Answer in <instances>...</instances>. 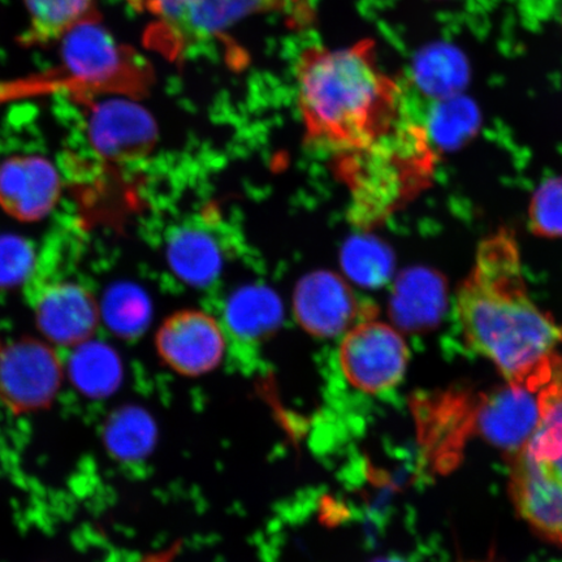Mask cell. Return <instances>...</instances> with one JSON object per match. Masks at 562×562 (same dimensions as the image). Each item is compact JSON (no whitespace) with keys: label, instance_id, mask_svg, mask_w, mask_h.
<instances>
[{"label":"cell","instance_id":"6da1fadb","mask_svg":"<svg viewBox=\"0 0 562 562\" xmlns=\"http://www.w3.org/2000/svg\"><path fill=\"white\" fill-rule=\"evenodd\" d=\"M456 313L468 346L494 363L508 384L538 392L562 376V326L533 304L509 229L480 244L457 292Z\"/></svg>","mask_w":562,"mask_h":562},{"label":"cell","instance_id":"7a4b0ae2","mask_svg":"<svg viewBox=\"0 0 562 562\" xmlns=\"http://www.w3.org/2000/svg\"><path fill=\"white\" fill-rule=\"evenodd\" d=\"M297 89L306 138L334 159L367 150L416 121L369 42L308 48L299 63Z\"/></svg>","mask_w":562,"mask_h":562},{"label":"cell","instance_id":"3957f363","mask_svg":"<svg viewBox=\"0 0 562 562\" xmlns=\"http://www.w3.org/2000/svg\"><path fill=\"white\" fill-rule=\"evenodd\" d=\"M432 161L431 140L418 121L367 150L334 159L335 173L348 188L351 220L367 228L382 223L427 184Z\"/></svg>","mask_w":562,"mask_h":562},{"label":"cell","instance_id":"277c9868","mask_svg":"<svg viewBox=\"0 0 562 562\" xmlns=\"http://www.w3.org/2000/svg\"><path fill=\"white\" fill-rule=\"evenodd\" d=\"M151 18L153 32L168 52L229 30L257 12L291 10L306 15L304 0H123Z\"/></svg>","mask_w":562,"mask_h":562},{"label":"cell","instance_id":"5b68a950","mask_svg":"<svg viewBox=\"0 0 562 562\" xmlns=\"http://www.w3.org/2000/svg\"><path fill=\"white\" fill-rule=\"evenodd\" d=\"M60 42L66 68L83 87L137 95L150 86L143 63L117 44L98 16L77 25Z\"/></svg>","mask_w":562,"mask_h":562},{"label":"cell","instance_id":"8992f818","mask_svg":"<svg viewBox=\"0 0 562 562\" xmlns=\"http://www.w3.org/2000/svg\"><path fill=\"white\" fill-rule=\"evenodd\" d=\"M409 349L396 328L369 313L348 329L339 349L344 378L369 395L384 393L403 381Z\"/></svg>","mask_w":562,"mask_h":562},{"label":"cell","instance_id":"52a82bcc","mask_svg":"<svg viewBox=\"0 0 562 562\" xmlns=\"http://www.w3.org/2000/svg\"><path fill=\"white\" fill-rule=\"evenodd\" d=\"M27 296L41 333L60 347H79L91 339L100 307L86 286L69 279L33 276Z\"/></svg>","mask_w":562,"mask_h":562},{"label":"cell","instance_id":"ba28073f","mask_svg":"<svg viewBox=\"0 0 562 562\" xmlns=\"http://www.w3.org/2000/svg\"><path fill=\"white\" fill-rule=\"evenodd\" d=\"M63 367L47 344L21 339L0 349V400L15 413L50 406L60 390Z\"/></svg>","mask_w":562,"mask_h":562},{"label":"cell","instance_id":"9c48e42d","mask_svg":"<svg viewBox=\"0 0 562 562\" xmlns=\"http://www.w3.org/2000/svg\"><path fill=\"white\" fill-rule=\"evenodd\" d=\"M161 360L186 376H199L214 370L226 350V336L209 314L186 311L167 318L157 334Z\"/></svg>","mask_w":562,"mask_h":562},{"label":"cell","instance_id":"30bf717a","mask_svg":"<svg viewBox=\"0 0 562 562\" xmlns=\"http://www.w3.org/2000/svg\"><path fill=\"white\" fill-rule=\"evenodd\" d=\"M89 139L98 157L125 164L146 157L156 144L157 126L140 105L111 100L97 103L89 116Z\"/></svg>","mask_w":562,"mask_h":562},{"label":"cell","instance_id":"8fae6325","mask_svg":"<svg viewBox=\"0 0 562 562\" xmlns=\"http://www.w3.org/2000/svg\"><path fill=\"white\" fill-rule=\"evenodd\" d=\"M368 312L346 281L333 272L311 273L294 293V314L302 328L314 336L347 333Z\"/></svg>","mask_w":562,"mask_h":562},{"label":"cell","instance_id":"7c38bea8","mask_svg":"<svg viewBox=\"0 0 562 562\" xmlns=\"http://www.w3.org/2000/svg\"><path fill=\"white\" fill-rule=\"evenodd\" d=\"M510 495L533 530L562 546V482L547 461L525 451L513 453Z\"/></svg>","mask_w":562,"mask_h":562},{"label":"cell","instance_id":"4fadbf2b","mask_svg":"<svg viewBox=\"0 0 562 562\" xmlns=\"http://www.w3.org/2000/svg\"><path fill=\"white\" fill-rule=\"evenodd\" d=\"M59 195V175L47 159L13 157L0 165V206L15 220H42L50 213Z\"/></svg>","mask_w":562,"mask_h":562},{"label":"cell","instance_id":"5bb4252c","mask_svg":"<svg viewBox=\"0 0 562 562\" xmlns=\"http://www.w3.org/2000/svg\"><path fill=\"white\" fill-rule=\"evenodd\" d=\"M508 385L484 400L477 412V426L495 446L517 453L537 430L540 398L539 391Z\"/></svg>","mask_w":562,"mask_h":562},{"label":"cell","instance_id":"9a60e30c","mask_svg":"<svg viewBox=\"0 0 562 562\" xmlns=\"http://www.w3.org/2000/svg\"><path fill=\"white\" fill-rule=\"evenodd\" d=\"M27 24L21 42L47 46L60 42L77 25L97 15L95 0H23Z\"/></svg>","mask_w":562,"mask_h":562},{"label":"cell","instance_id":"2e32d148","mask_svg":"<svg viewBox=\"0 0 562 562\" xmlns=\"http://www.w3.org/2000/svg\"><path fill=\"white\" fill-rule=\"evenodd\" d=\"M70 381L83 396L109 397L123 379L122 362L110 347L102 342H83L68 364Z\"/></svg>","mask_w":562,"mask_h":562},{"label":"cell","instance_id":"e0dca14e","mask_svg":"<svg viewBox=\"0 0 562 562\" xmlns=\"http://www.w3.org/2000/svg\"><path fill=\"white\" fill-rule=\"evenodd\" d=\"M157 427L144 409L126 406L112 414L104 427V445L117 460H143L151 452Z\"/></svg>","mask_w":562,"mask_h":562},{"label":"cell","instance_id":"ac0fdd59","mask_svg":"<svg viewBox=\"0 0 562 562\" xmlns=\"http://www.w3.org/2000/svg\"><path fill=\"white\" fill-rule=\"evenodd\" d=\"M227 321L231 331L238 339L261 340L277 328L280 321V305L269 292L246 291L237 294L231 302Z\"/></svg>","mask_w":562,"mask_h":562},{"label":"cell","instance_id":"d6986e66","mask_svg":"<svg viewBox=\"0 0 562 562\" xmlns=\"http://www.w3.org/2000/svg\"><path fill=\"white\" fill-rule=\"evenodd\" d=\"M168 259L173 270L188 281H205L220 267V252L199 231H179L168 244Z\"/></svg>","mask_w":562,"mask_h":562},{"label":"cell","instance_id":"ffe728a7","mask_svg":"<svg viewBox=\"0 0 562 562\" xmlns=\"http://www.w3.org/2000/svg\"><path fill=\"white\" fill-rule=\"evenodd\" d=\"M540 419L522 448L533 460L553 461L562 456V376L539 391Z\"/></svg>","mask_w":562,"mask_h":562},{"label":"cell","instance_id":"44dd1931","mask_svg":"<svg viewBox=\"0 0 562 562\" xmlns=\"http://www.w3.org/2000/svg\"><path fill=\"white\" fill-rule=\"evenodd\" d=\"M404 292L395 301V321L407 329L426 328L439 318V285L428 273L405 279Z\"/></svg>","mask_w":562,"mask_h":562},{"label":"cell","instance_id":"7402d4cb","mask_svg":"<svg viewBox=\"0 0 562 562\" xmlns=\"http://www.w3.org/2000/svg\"><path fill=\"white\" fill-rule=\"evenodd\" d=\"M149 304L143 293L135 288H114L104 302V319L109 327L123 337L137 336L144 331L149 321Z\"/></svg>","mask_w":562,"mask_h":562},{"label":"cell","instance_id":"603a6c76","mask_svg":"<svg viewBox=\"0 0 562 562\" xmlns=\"http://www.w3.org/2000/svg\"><path fill=\"white\" fill-rule=\"evenodd\" d=\"M476 115L472 105L459 100L440 103L425 122L428 138L432 146L448 147L461 143L472 133Z\"/></svg>","mask_w":562,"mask_h":562},{"label":"cell","instance_id":"cb8c5ba5","mask_svg":"<svg viewBox=\"0 0 562 562\" xmlns=\"http://www.w3.org/2000/svg\"><path fill=\"white\" fill-rule=\"evenodd\" d=\"M531 229L544 237L562 236V178L552 179L533 195Z\"/></svg>","mask_w":562,"mask_h":562},{"label":"cell","instance_id":"d4e9b609","mask_svg":"<svg viewBox=\"0 0 562 562\" xmlns=\"http://www.w3.org/2000/svg\"><path fill=\"white\" fill-rule=\"evenodd\" d=\"M33 251L18 237L0 238V286H11L31 276Z\"/></svg>","mask_w":562,"mask_h":562},{"label":"cell","instance_id":"484cf974","mask_svg":"<svg viewBox=\"0 0 562 562\" xmlns=\"http://www.w3.org/2000/svg\"><path fill=\"white\" fill-rule=\"evenodd\" d=\"M547 462L550 463L553 473L557 474L560 477V481L562 482V456L559 457V459L557 460Z\"/></svg>","mask_w":562,"mask_h":562},{"label":"cell","instance_id":"4316f807","mask_svg":"<svg viewBox=\"0 0 562 562\" xmlns=\"http://www.w3.org/2000/svg\"><path fill=\"white\" fill-rule=\"evenodd\" d=\"M378 562H398L396 560H383V561H378Z\"/></svg>","mask_w":562,"mask_h":562}]
</instances>
